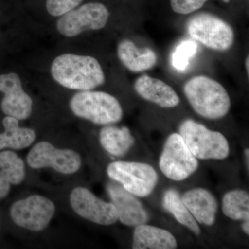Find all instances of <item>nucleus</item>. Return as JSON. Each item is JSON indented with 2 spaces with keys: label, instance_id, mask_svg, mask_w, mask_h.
<instances>
[{
  "label": "nucleus",
  "instance_id": "obj_24",
  "mask_svg": "<svg viewBox=\"0 0 249 249\" xmlns=\"http://www.w3.org/2000/svg\"><path fill=\"white\" fill-rule=\"evenodd\" d=\"M84 0H46V8L51 16L60 17L76 9Z\"/></svg>",
  "mask_w": 249,
  "mask_h": 249
},
{
  "label": "nucleus",
  "instance_id": "obj_13",
  "mask_svg": "<svg viewBox=\"0 0 249 249\" xmlns=\"http://www.w3.org/2000/svg\"><path fill=\"white\" fill-rule=\"evenodd\" d=\"M107 189L117 211L119 219L123 224L136 227L148 222L149 214L143 205L120 183L116 181L109 183Z\"/></svg>",
  "mask_w": 249,
  "mask_h": 249
},
{
  "label": "nucleus",
  "instance_id": "obj_9",
  "mask_svg": "<svg viewBox=\"0 0 249 249\" xmlns=\"http://www.w3.org/2000/svg\"><path fill=\"white\" fill-rule=\"evenodd\" d=\"M55 211V205L45 196H32L15 202L10 214L12 220L19 227L38 232L48 226Z\"/></svg>",
  "mask_w": 249,
  "mask_h": 249
},
{
  "label": "nucleus",
  "instance_id": "obj_8",
  "mask_svg": "<svg viewBox=\"0 0 249 249\" xmlns=\"http://www.w3.org/2000/svg\"><path fill=\"white\" fill-rule=\"evenodd\" d=\"M109 13L101 2H89L67 13L57 21L56 28L62 36L74 37L88 31H97L106 27Z\"/></svg>",
  "mask_w": 249,
  "mask_h": 249
},
{
  "label": "nucleus",
  "instance_id": "obj_2",
  "mask_svg": "<svg viewBox=\"0 0 249 249\" xmlns=\"http://www.w3.org/2000/svg\"><path fill=\"white\" fill-rule=\"evenodd\" d=\"M183 91L194 111L205 119H222L230 111L231 102L227 90L209 77H193L186 82Z\"/></svg>",
  "mask_w": 249,
  "mask_h": 249
},
{
  "label": "nucleus",
  "instance_id": "obj_12",
  "mask_svg": "<svg viewBox=\"0 0 249 249\" xmlns=\"http://www.w3.org/2000/svg\"><path fill=\"white\" fill-rule=\"evenodd\" d=\"M0 91L4 93L1 108L6 116L25 120L32 113L33 101L22 89L20 78L16 73L0 75Z\"/></svg>",
  "mask_w": 249,
  "mask_h": 249
},
{
  "label": "nucleus",
  "instance_id": "obj_28",
  "mask_svg": "<svg viewBox=\"0 0 249 249\" xmlns=\"http://www.w3.org/2000/svg\"><path fill=\"white\" fill-rule=\"evenodd\" d=\"M249 56H247V59H246V62H245V65H246V70H247V75H249Z\"/></svg>",
  "mask_w": 249,
  "mask_h": 249
},
{
  "label": "nucleus",
  "instance_id": "obj_6",
  "mask_svg": "<svg viewBox=\"0 0 249 249\" xmlns=\"http://www.w3.org/2000/svg\"><path fill=\"white\" fill-rule=\"evenodd\" d=\"M107 173L109 178L139 197L150 196L159 181L153 167L139 162H113L108 165Z\"/></svg>",
  "mask_w": 249,
  "mask_h": 249
},
{
  "label": "nucleus",
  "instance_id": "obj_15",
  "mask_svg": "<svg viewBox=\"0 0 249 249\" xmlns=\"http://www.w3.org/2000/svg\"><path fill=\"white\" fill-rule=\"evenodd\" d=\"M181 199L196 222L206 226L213 225L218 202L211 192L205 188H196L186 192Z\"/></svg>",
  "mask_w": 249,
  "mask_h": 249
},
{
  "label": "nucleus",
  "instance_id": "obj_20",
  "mask_svg": "<svg viewBox=\"0 0 249 249\" xmlns=\"http://www.w3.org/2000/svg\"><path fill=\"white\" fill-rule=\"evenodd\" d=\"M4 132L0 134V150L11 148L22 150L30 146L36 139L32 129L21 127L19 121L12 116H6L3 119Z\"/></svg>",
  "mask_w": 249,
  "mask_h": 249
},
{
  "label": "nucleus",
  "instance_id": "obj_10",
  "mask_svg": "<svg viewBox=\"0 0 249 249\" xmlns=\"http://www.w3.org/2000/svg\"><path fill=\"white\" fill-rule=\"evenodd\" d=\"M28 165L34 169L51 167L58 173L70 175L81 166V158L76 151L55 148L47 142H37L28 154Z\"/></svg>",
  "mask_w": 249,
  "mask_h": 249
},
{
  "label": "nucleus",
  "instance_id": "obj_21",
  "mask_svg": "<svg viewBox=\"0 0 249 249\" xmlns=\"http://www.w3.org/2000/svg\"><path fill=\"white\" fill-rule=\"evenodd\" d=\"M163 206L168 212L173 214L179 224L188 228L196 235H200L201 229L198 222L192 215L176 190L169 189L165 192L163 196Z\"/></svg>",
  "mask_w": 249,
  "mask_h": 249
},
{
  "label": "nucleus",
  "instance_id": "obj_22",
  "mask_svg": "<svg viewBox=\"0 0 249 249\" xmlns=\"http://www.w3.org/2000/svg\"><path fill=\"white\" fill-rule=\"evenodd\" d=\"M222 209L224 215L232 220H249L248 192L241 189L228 192L223 196Z\"/></svg>",
  "mask_w": 249,
  "mask_h": 249
},
{
  "label": "nucleus",
  "instance_id": "obj_1",
  "mask_svg": "<svg viewBox=\"0 0 249 249\" xmlns=\"http://www.w3.org/2000/svg\"><path fill=\"white\" fill-rule=\"evenodd\" d=\"M51 73L54 80L70 89L89 91L106 80L99 62L88 55L63 54L52 62Z\"/></svg>",
  "mask_w": 249,
  "mask_h": 249
},
{
  "label": "nucleus",
  "instance_id": "obj_26",
  "mask_svg": "<svg viewBox=\"0 0 249 249\" xmlns=\"http://www.w3.org/2000/svg\"><path fill=\"white\" fill-rule=\"evenodd\" d=\"M242 229L246 235H249V220L242 221Z\"/></svg>",
  "mask_w": 249,
  "mask_h": 249
},
{
  "label": "nucleus",
  "instance_id": "obj_25",
  "mask_svg": "<svg viewBox=\"0 0 249 249\" xmlns=\"http://www.w3.org/2000/svg\"><path fill=\"white\" fill-rule=\"evenodd\" d=\"M209 0H170L174 12L188 15L200 9Z\"/></svg>",
  "mask_w": 249,
  "mask_h": 249
},
{
  "label": "nucleus",
  "instance_id": "obj_3",
  "mask_svg": "<svg viewBox=\"0 0 249 249\" xmlns=\"http://www.w3.org/2000/svg\"><path fill=\"white\" fill-rule=\"evenodd\" d=\"M70 105L78 117L101 125L116 124L124 115L119 101L103 91H80L71 98Z\"/></svg>",
  "mask_w": 249,
  "mask_h": 249
},
{
  "label": "nucleus",
  "instance_id": "obj_17",
  "mask_svg": "<svg viewBox=\"0 0 249 249\" xmlns=\"http://www.w3.org/2000/svg\"><path fill=\"white\" fill-rule=\"evenodd\" d=\"M175 236L165 229L142 224L134 231V249H175L178 248Z\"/></svg>",
  "mask_w": 249,
  "mask_h": 249
},
{
  "label": "nucleus",
  "instance_id": "obj_19",
  "mask_svg": "<svg viewBox=\"0 0 249 249\" xmlns=\"http://www.w3.org/2000/svg\"><path fill=\"white\" fill-rule=\"evenodd\" d=\"M100 142L109 155L123 157L133 146L135 139L127 127L108 124L100 131Z\"/></svg>",
  "mask_w": 249,
  "mask_h": 249
},
{
  "label": "nucleus",
  "instance_id": "obj_14",
  "mask_svg": "<svg viewBox=\"0 0 249 249\" xmlns=\"http://www.w3.org/2000/svg\"><path fill=\"white\" fill-rule=\"evenodd\" d=\"M134 88L141 97L160 107L173 108L179 104L180 98L175 90L160 79L142 75L136 80Z\"/></svg>",
  "mask_w": 249,
  "mask_h": 249
},
{
  "label": "nucleus",
  "instance_id": "obj_27",
  "mask_svg": "<svg viewBox=\"0 0 249 249\" xmlns=\"http://www.w3.org/2000/svg\"><path fill=\"white\" fill-rule=\"evenodd\" d=\"M245 161L246 165H247V170L249 171V148L246 149L245 150Z\"/></svg>",
  "mask_w": 249,
  "mask_h": 249
},
{
  "label": "nucleus",
  "instance_id": "obj_18",
  "mask_svg": "<svg viewBox=\"0 0 249 249\" xmlns=\"http://www.w3.org/2000/svg\"><path fill=\"white\" fill-rule=\"evenodd\" d=\"M25 178V166L16 152H0V199L9 195L11 185H18Z\"/></svg>",
  "mask_w": 249,
  "mask_h": 249
},
{
  "label": "nucleus",
  "instance_id": "obj_5",
  "mask_svg": "<svg viewBox=\"0 0 249 249\" xmlns=\"http://www.w3.org/2000/svg\"><path fill=\"white\" fill-rule=\"evenodd\" d=\"M187 33L208 48L225 52L231 48L235 34L231 26L214 15L196 14L186 22Z\"/></svg>",
  "mask_w": 249,
  "mask_h": 249
},
{
  "label": "nucleus",
  "instance_id": "obj_29",
  "mask_svg": "<svg viewBox=\"0 0 249 249\" xmlns=\"http://www.w3.org/2000/svg\"><path fill=\"white\" fill-rule=\"evenodd\" d=\"M223 1H224V2H227V3H228V2H229V0H223Z\"/></svg>",
  "mask_w": 249,
  "mask_h": 249
},
{
  "label": "nucleus",
  "instance_id": "obj_4",
  "mask_svg": "<svg viewBox=\"0 0 249 249\" xmlns=\"http://www.w3.org/2000/svg\"><path fill=\"white\" fill-rule=\"evenodd\" d=\"M178 134L190 151L199 160H225L230 153L229 142L224 134L191 119L181 123Z\"/></svg>",
  "mask_w": 249,
  "mask_h": 249
},
{
  "label": "nucleus",
  "instance_id": "obj_7",
  "mask_svg": "<svg viewBox=\"0 0 249 249\" xmlns=\"http://www.w3.org/2000/svg\"><path fill=\"white\" fill-rule=\"evenodd\" d=\"M197 159L192 154L178 133L170 134L165 141L160 156V168L167 178L181 181L196 173Z\"/></svg>",
  "mask_w": 249,
  "mask_h": 249
},
{
  "label": "nucleus",
  "instance_id": "obj_11",
  "mask_svg": "<svg viewBox=\"0 0 249 249\" xmlns=\"http://www.w3.org/2000/svg\"><path fill=\"white\" fill-rule=\"evenodd\" d=\"M72 209L80 217L100 225L109 226L119 220L112 203L99 199L83 187H77L70 195Z\"/></svg>",
  "mask_w": 249,
  "mask_h": 249
},
{
  "label": "nucleus",
  "instance_id": "obj_23",
  "mask_svg": "<svg viewBox=\"0 0 249 249\" xmlns=\"http://www.w3.org/2000/svg\"><path fill=\"white\" fill-rule=\"evenodd\" d=\"M197 45L195 41H182L175 48L172 56V64L178 71H185L189 65V61L196 53Z\"/></svg>",
  "mask_w": 249,
  "mask_h": 249
},
{
  "label": "nucleus",
  "instance_id": "obj_16",
  "mask_svg": "<svg viewBox=\"0 0 249 249\" xmlns=\"http://www.w3.org/2000/svg\"><path fill=\"white\" fill-rule=\"evenodd\" d=\"M118 57L129 71L142 72L153 68L157 63V55L149 47L139 49L132 41L124 40L118 45Z\"/></svg>",
  "mask_w": 249,
  "mask_h": 249
}]
</instances>
